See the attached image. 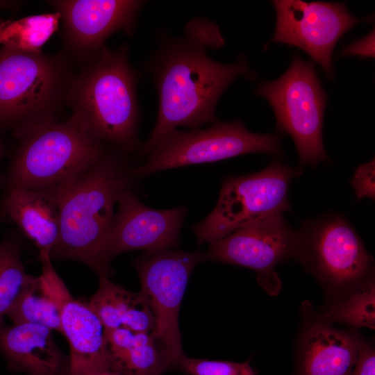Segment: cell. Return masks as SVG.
I'll list each match as a JSON object with an SVG mask.
<instances>
[{
    "instance_id": "1",
    "label": "cell",
    "mask_w": 375,
    "mask_h": 375,
    "mask_svg": "<svg viewBox=\"0 0 375 375\" xmlns=\"http://www.w3.org/2000/svg\"><path fill=\"white\" fill-rule=\"evenodd\" d=\"M224 42L219 26L203 18L191 19L182 38H164L148 67L157 90L158 111L151 134L141 148L142 156L178 126L196 130L216 121V105L230 83L239 76L255 77L244 58L226 65L208 56V49H219Z\"/></svg>"
},
{
    "instance_id": "2",
    "label": "cell",
    "mask_w": 375,
    "mask_h": 375,
    "mask_svg": "<svg viewBox=\"0 0 375 375\" xmlns=\"http://www.w3.org/2000/svg\"><path fill=\"white\" fill-rule=\"evenodd\" d=\"M132 169L108 152L72 183L55 193L60 208L58 241L51 258L83 262L99 275L112 269L104 257L115 206L130 189Z\"/></svg>"
},
{
    "instance_id": "3",
    "label": "cell",
    "mask_w": 375,
    "mask_h": 375,
    "mask_svg": "<svg viewBox=\"0 0 375 375\" xmlns=\"http://www.w3.org/2000/svg\"><path fill=\"white\" fill-rule=\"evenodd\" d=\"M126 44L106 45L81 62L66 95L72 117L94 138L124 151L138 146V74L128 60Z\"/></svg>"
},
{
    "instance_id": "4",
    "label": "cell",
    "mask_w": 375,
    "mask_h": 375,
    "mask_svg": "<svg viewBox=\"0 0 375 375\" xmlns=\"http://www.w3.org/2000/svg\"><path fill=\"white\" fill-rule=\"evenodd\" d=\"M19 139L8 175V190L55 194L107 153L104 143L75 119L46 121L15 131Z\"/></svg>"
},
{
    "instance_id": "5",
    "label": "cell",
    "mask_w": 375,
    "mask_h": 375,
    "mask_svg": "<svg viewBox=\"0 0 375 375\" xmlns=\"http://www.w3.org/2000/svg\"><path fill=\"white\" fill-rule=\"evenodd\" d=\"M63 53L47 56L3 46L0 49V126L15 131L56 116L65 103L74 72Z\"/></svg>"
},
{
    "instance_id": "6",
    "label": "cell",
    "mask_w": 375,
    "mask_h": 375,
    "mask_svg": "<svg viewBox=\"0 0 375 375\" xmlns=\"http://www.w3.org/2000/svg\"><path fill=\"white\" fill-rule=\"evenodd\" d=\"M297 233L294 258L336 296L345 295L372 277V258L342 215L328 214L305 221Z\"/></svg>"
},
{
    "instance_id": "7",
    "label": "cell",
    "mask_w": 375,
    "mask_h": 375,
    "mask_svg": "<svg viewBox=\"0 0 375 375\" xmlns=\"http://www.w3.org/2000/svg\"><path fill=\"white\" fill-rule=\"evenodd\" d=\"M256 92L271 105L276 128L292 137L301 164L315 167L330 161L322 140L326 94L313 62L294 56L279 78L261 83Z\"/></svg>"
},
{
    "instance_id": "8",
    "label": "cell",
    "mask_w": 375,
    "mask_h": 375,
    "mask_svg": "<svg viewBox=\"0 0 375 375\" xmlns=\"http://www.w3.org/2000/svg\"><path fill=\"white\" fill-rule=\"evenodd\" d=\"M303 170L278 162L249 175L226 177L212 211L192 226L199 244L222 239L264 217L289 211L292 181Z\"/></svg>"
},
{
    "instance_id": "9",
    "label": "cell",
    "mask_w": 375,
    "mask_h": 375,
    "mask_svg": "<svg viewBox=\"0 0 375 375\" xmlns=\"http://www.w3.org/2000/svg\"><path fill=\"white\" fill-rule=\"evenodd\" d=\"M206 260L199 251L159 248L145 251L133 262L145 297L155 319L150 335L169 370H176L185 355L178 326V313L186 286L194 268Z\"/></svg>"
},
{
    "instance_id": "10",
    "label": "cell",
    "mask_w": 375,
    "mask_h": 375,
    "mask_svg": "<svg viewBox=\"0 0 375 375\" xmlns=\"http://www.w3.org/2000/svg\"><path fill=\"white\" fill-rule=\"evenodd\" d=\"M252 153L280 155L279 138L252 133L240 121L222 122L203 130L181 131L176 128L158 142L144 164L132 169V174L143 177L162 170Z\"/></svg>"
},
{
    "instance_id": "11",
    "label": "cell",
    "mask_w": 375,
    "mask_h": 375,
    "mask_svg": "<svg viewBox=\"0 0 375 375\" xmlns=\"http://www.w3.org/2000/svg\"><path fill=\"white\" fill-rule=\"evenodd\" d=\"M297 233L283 213L251 222L228 235L209 243L206 260L251 269L257 281L269 294H277L281 282L274 267L294 257Z\"/></svg>"
},
{
    "instance_id": "12",
    "label": "cell",
    "mask_w": 375,
    "mask_h": 375,
    "mask_svg": "<svg viewBox=\"0 0 375 375\" xmlns=\"http://www.w3.org/2000/svg\"><path fill=\"white\" fill-rule=\"evenodd\" d=\"M276 12L272 42L298 47L333 76L332 54L338 40L360 19L342 3L272 1Z\"/></svg>"
},
{
    "instance_id": "13",
    "label": "cell",
    "mask_w": 375,
    "mask_h": 375,
    "mask_svg": "<svg viewBox=\"0 0 375 375\" xmlns=\"http://www.w3.org/2000/svg\"><path fill=\"white\" fill-rule=\"evenodd\" d=\"M60 15L62 40L72 60L82 62L105 46L114 33L131 35L145 3L134 0H57L47 1Z\"/></svg>"
},
{
    "instance_id": "14",
    "label": "cell",
    "mask_w": 375,
    "mask_h": 375,
    "mask_svg": "<svg viewBox=\"0 0 375 375\" xmlns=\"http://www.w3.org/2000/svg\"><path fill=\"white\" fill-rule=\"evenodd\" d=\"M117 203L104 249L108 264L117 256L130 251L170 249L179 245V235L187 212L185 208L162 210L151 208L130 189L123 192Z\"/></svg>"
},
{
    "instance_id": "15",
    "label": "cell",
    "mask_w": 375,
    "mask_h": 375,
    "mask_svg": "<svg viewBox=\"0 0 375 375\" xmlns=\"http://www.w3.org/2000/svg\"><path fill=\"white\" fill-rule=\"evenodd\" d=\"M361 340L355 331L335 328L318 317L311 320L300 340V375H351Z\"/></svg>"
},
{
    "instance_id": "16",
    "label": "cell",
    "mask_w": 375,
    "mask_h": 375,
    "mask_svg": "<svg viewBox=\"0 0 375 375\" xmlns=\"http://www.w3.org/2000/svg\"><path fill=\"white\" fill-rule=\"evenodd\" d=\"M0 351L8 367L28 375H69V364L52 331L35 324L0 326Z\"/></svg>"
},
{
    "instance_id": "17",
    "label": "cell",
    "mask_w": 375,
    "mask_h": 375,
    "mask_svg": "<svg viewBox=\"0 0 375 375\" xmlns=\"http://www.w3.org/2000/svg\"><path fill=\"white\" fill-rule=\"evenodd\" d=\"M3 209L35 244L39 256H51L60 228V208L55 194L24 188L9 189Z\"/></svg>"
},
{
    "instance_id": "18",
    "label": "cell",
    "mask_w": 375,
    "mask_h": 375,
    "mask_svg": "<svg viewBox=\"0 0 375 375\" xmlns=\"http://www.w3.org/2000/svg\"><path fill=\"white\" fill-rule=\"evenodd\" d=\"M61 333L70 348L69 375H86L110 366L103 349L104 327L88 304L72 296L64 303Z\"/></svg>"
},
{
    "instance_id": "19",
    "label": "cell",
    "mask_w": 375,
    "mask_h": 375,
    "mask_svg": "<svg viewBox=\"0 0 375 375\" xmlns=\"http://www.w3.org/2000/svg\"><path fill=\"white\" fill-rule=\"evenodd\" d=\"M42 273L32 277L8 316L13 324H35L61 332V312L72 297L49 255L39 256Z\"/></svg>"
},
{
    "instance_id": "20",
    "label": "cell",
    "mask_w": 375,
    "mask_h": 375,
    "mask_svg": "<svg viewBox=\"0 0 375 375\" xmlns=\"http://www.w3.org/2000/svg\"><path fill=\"white\" fill-rule=\"evenodd\" d=\"M104 328H124L134 333H150L155 325L153 314L144 295L129 292L99 275V287L88 303Z\"/></svg>"
},
{
    "instance_id": "21",
    "label": "cell",
    "mask_w": 375,
    "mask_h": 375,
    "mask_svg": "<svg viewBox=\"0 0 375 375\" xmlns=\"http://www.w3.org/2000/svg\"><path fill=\"white\" fill-rule=\"evenodd\" d=\"M103 349L110 367L122 375H161L169 371L150 333L104 328Z\"/></svg>"
},
{
    "instance_id": "22",
    "label": "cell",
    "mask_w": 375,
    "mask_h": 375,
    "mask_svg": "<svg viewBox=\"0 0 375 375\" xmlns=\"http://www.w3.org/2000/svg\"><path fill=\"white\" fill-rule=\"evenodd\" d=\"M60 15L45 13L0 24V44L26 52H40L44 44L58 30Z\"/></svg>"
},
{
    "instance_id": "23",
    "label": "cell",
    "mask_w": 375,
    "mask_h": 375,
    "mask_svg": "<svg viewBox=\"0 0 375 375\" xmlns=\"http://www.w3.org/2000/svg\"><path fill=\"white\" fill-rule=\"evenodd\" d=\"M375 289L372 277L360 287L341 297L317 317L329 322L352 327H375Z\"/></svg>"
},
{
    "instance_id": "24",
    "label": "cell",
    "mask_w": 375,
    "mask_h": 375,
    "mask_svg": "<svg viewBox=\"0 0 375 375\" xmlns=\"http://www.w3.org/2000/svg\"><path fill=\"white\" fill-rule=\"evenodd\" d=\"M32 277L25 272L18 245L10 240L1 243L0 326Z\"/></svg>"
},
{
    "instance_id": "25",
    "label": "cell",
    "mask_w": 375,
    "mask_h": 375,
    "mask_svg": "<svg viewBox=\"0 0 375 375\" xmlns=\"http://www.w3.org/2000/svg\"><path fill=\"white\" fill-rule=\"evenodd\" d=\"M176 370L188 375H256L249 361L235 362L192 358L186 355L179 362Z\"/></svg>"
},
{
    "instance_id": "26",
    "label": "cell",
    "mask_w": 375,
    "mask_h": 375,
    "mask_svg": "<svg viewBox=\"0 0 375 375\" xmlns=\"http://www.w3.org/2000/svg\"><path fill=\"white\" fill-rule=\"evenodd\" d=\"M355 194L359 199L374 198V160L362 165L355 172L351 181Z\"/></svg>"
},
{
    "instance_id": "27",
    "label": "cell",
    "mask_w": 375,
    "mask_h": 375,
    "mask_svg": "<svg viewBox=\"0 0 375 375\" xmlns=\"http://www.w3.org/2000/svg\"><path fill=\"white\" fill-rule=\"evenodd\" d=\"M351 375H375L374 347L362 339Z\"/></svg>"
},
{
    "instance_id": "28",
    "label": "cell",
    "mask_w": 375,
    "mask_h": 375,
    "mask_svg": "<svg viewBox=\"0 0 375 375\" xmlns=\"http://www.w3.org/2000/svg\"><path fill=\"white\" fill-rule=\"evenodd\" d=\"M348 55L374 58V31L346 47L342 51L341 56Z\"/></svg>"
},
{
    "instance_id": "29",
    "label": "cell",
    "mask_w": 375,
    "mask_h": 375,
    "mask_svg": "<svg viewBox=\"0 0 375 375\" xmlns=\"http://www.w3.org/2000/svg\"><path fill=\"white\" fill-rule=\"evenodd\" d=\"M86 375H122L115 369H113L110 366L97 369L92 372H90Z\"/></svg>"
},
{
    "instance_id": "30",
    "label": "cell",
    "mask_w": 375,
    "mask_h": 375,
    "mask_svg": "<svg viewBox=\"0 0 375 375\" xmlns=\"http://www.w3.org/2000/svg\"><path fill=\"white\" fill-rule=\"evenodd\" d=\"M20 4V1L0 0V9H17Z\"/></svg>"
},
{
    "instance_id": "31",
    "label": "cell",
    "mask_w": 375,
    "mask_h": 375,
    "mask_svg": "<svg viewBox=\"0 0 375 375\" xmlns=\"http://www.w3.org/2000/svg\"><path fill=\"white\" fill-rule=\"evenodd\" d=\"M1 156H2V146L1 144V142H0V160H1ZM1 181V174H0V181Z\"/></svg>"
},
{
    "instance_id": "32",
    "label": "cell",
    "mask_w": 375,
    "mask_h": 375,
    "mask_svg": "<svg viewBox=\"0 0 375 375\" xmlns=\"http://www.w3.org/2000/svg\"><path fill=\"white\" fill-rule=\"evenodd\" d=\"M3 21V19H0V24Z\"/></svg>"
}]
</instances>
